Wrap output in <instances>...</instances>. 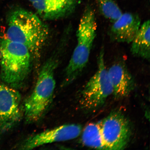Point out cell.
<instances>
[{"label":"cell","mask_w":150,"mask_h":150,"mask_svg":"<svg viewBox=\"0 0 150 150\" xmlns=\"http://www.w3.org/2000/svg\"><path fill=\"white\" fill-rule=\"evenodd\" d=\"M38 13L47 20L57 19L72 13L77 0H29Z\"/></svg>","instance_id":"8fae6325"},{"label":"cell","mask_w":150,"mask_h":150,"mask_svg":"<svg viewBox=\"0 0 150 150\" xmlns=\"http://www.w3.org/2000/svg\"><path fill=\"white\" fill-rule=\"evenodd\" d=\"M97 28L94 11L88 6L80 19L76 33L77 43L65 69L62 83L63 87L74 82L85 68L96 36Z\"/></svg>","instance_id":"277c9868"},{"label":"cell","mask_w":150,"mask_h":150,"mask_svg":"<svg viewBox=\"0 0 150 150\" xmlns=\"http://www.w3.org/2000/svg\"><path fill=\"white\" fill-rule=\"evenodd\" d=\"M84 145L98 150H107L101 132V121L89 124L84 128L81 137Z\"/></svg>","instance_id":"4fadbf2b"},{"label":"cell","mask_w":150,"mask_h":150,"mask_svg":"<svg viewBox=\"0 0 150 150\" xmlns=\"http://www.w3.org/2000/svg\"><path fill=\"white\" fill-rule=\"evenodd\" d=\"M82 130V126L79 125H62L29 137L22 142L19 149L31 150L47 144L74 139L80 135Z\"/></svg>","instance_id":"ba28073f"},{"label":"cell","mask_w":150,"mask_h":150,"mask_svg":"<svg viewBox=\"0 0 150 150\" xmlns=\"http://www.w3.org/2000/svg\"><path fill=\"white\" fill-rule=\"evenodd\" d=\"M114 22L110 36L112 40L117 42H131L141 26L139 17L131 13H122Z\"/></svg>","instance_id":"30bf717a"},{"label":"cell","mask_w":150,"mask_h":150,"mask_svg":"<svg viewBox=\"0 0 150 150\" xmlns=\"http://www.w3.org/2000/svg\"><path fill=\"white\" fill-rule=\"evenodd\" d=\"M49 34L48 26L32 12L17 8L8 14L5 36L27 47L33 59L40 57Z\"/></svg>","instance_id":"6da1fadb"},{"label":"cell","mask_w":150,"mask_h":150,"mask_svg":"<svg viewBox=\"0 0 150 150\" xmlns=\"http://www.w3.org/2000/svg\"><path fill=\"white\" fill-rule=\"evenodd\" d=\"M56 55L47 59L41 67L32 93L26 99L23 111L26 122L39 121L47 111L56 87L55 72L58 65Z\"/></svg>","instance_id":"3957f363"},{"label":"cell","mask_w":150,"mask_h":150,"mask_svg":"<svg viewBox=\"0 0 150 150\" xmlns=\"http://www.w3.org/2000/svg\"><path fill=\"white\" fill-rule=\"evenodd\" d=\"M98 4L101 12L105 17L114 21L120 16V8L114 0H94Z\"/></svg>","instance_id":"5bb4252c"},{"label":"cell","mask_w":150,"mask_h":150,"mask_svg":"<svg viewBox=\"0 0 150 150\" xmlns=\"http://www.w3.org/2000/svg\"><path fill=\"white\" fill-rule=\"evenodd\" d=\"M22 112L21 96L17 89L0 84V131H8L18 125Z\"/></svg>","instance_id":"52a82bcc"},{"label":"cell","mask_w":150,"mask_h":150,"mask_svg":"<svg viewBox=\"0 0 150 150\" xmlns=\"http://www.w3.org/2000/svg\"><path fill=\"white\" fill-rule=\"evenodd\" d=\"M150 21L141 25L139 30L131 42V51L133 55L149 60L150 50Z\"/></svg>","instance_id":"7c38bea8"},{"label":"cell","mask_w":150,"mask_h":150,"mask_svg":"<svg viewBox=\"0 0 150 150\" xmlns=\"http://www.w3.org/2000/svg\"><path fill=\"white\" fill-rule=\"evenodd\" d=\"M32 57L24 45L0 39V65L2 80L10 87L18 89L25 85L31 69Z\"/></svg>","instance_id":"7a4b0ae2"},{"label":"cell","mask_w":150,"mask_h":150,"mask_svg":"<svg viewBox=\"0 0 150 150\" xmlns=\"http://www.w3.org/2000/svg\"><path fill=\"white\" fill-rule=\"evenodd\" d=\"M98 69L84 86L80 94L82 108L92 111L102 107L112 95V88L104 60V50H101L98 58Z\"/></svg>","instance_id":"5b68a950"},{"label":"cell","mask_w":150,"mask_h":150,"mask_svg":"<svg viewBox=\"0 0 150 150\" xmlns=\"http://www.w3.org/2000/svg\"><path fill=\"white\" fill-rule=\"evenodd\" d=\"M108 73L114 98L120 99L128 96L134 89L135 83L125 64L122 62L114 64Z\"/></svg>","instance_id":"9c48e42d"},{"label":"cell","mask_w":150,"mask_h":150,"mask_svg":"<svg viewBox=\"0 0 150 150\" xmlns=\"http://www.w3.org/2000/svg\"><path fill=\"white\" fill-rule=\"evenodd\" d=\"M101 121V132L107 150L124 149L132 134L130 121L120 110L112 111Z\"/></svg>","instance_id":"8992f818"}]
</instances>
